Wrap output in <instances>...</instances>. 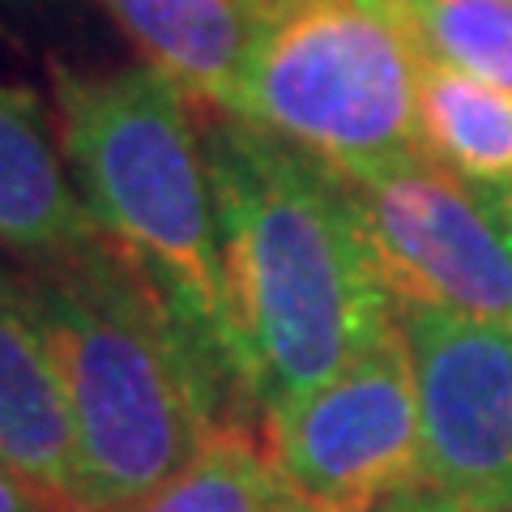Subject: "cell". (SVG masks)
<instances>
[{"mask_svg":"<svg viewBox=\"0 0 512 512\" xmlns=\"http://www.w3.org/2000/svg\"><path fill=\"white\" fill-rule=\"evenodd\" d=\"M210 158L235 380L256 423L346 376L397 320L329 171L235 116H197Z\"/></svg>","mask_w":512,"mask_h":512,"instance_id":"1","label":"cell"},{"mask_svg":"<svg viewBox=\"0 0 512 512\" xmlns=\"http://www.w3.org/2000/svg\"><path fill=\"white\" fill-rule=\"evenodd\" d=\"M9 286L60 376L82 512H128L222 427L256 423L167 291L111 239L73 261L26 265Z\"/></svg>","mask_w":512,"mask_h":512,"instance_id":"2","label":"cell"},{"mask_svg":"<svg viewBox=\"0 0 512 512\" xmlns=\"http://www.w3.org/2000/svg\"><path fill=\"white\" fill-rule=\"evenodd\" d=\"M52 90L56 141L94 227L163 286L239 393L214 180L188 99L146 64L116 73L56 64Z\"/></svg>","mask_w":512,"mask_h":512,"instance_id":"3","label":"cell"},{"mask_svg":"<svg viewBox=\"0 0 512 512\" xmlns=\"http://www.w3.org/2000/svg\"><path fill=\"white\" fill-rule=\"evenodd\" d=\"M423 60L389 0H261L235 120L350 180L423 150Z\"/></svg>","mask_w":512,"mask_h":512,"instance_id":"4","label":"cell"},{"mask_svg":"<svg viewBox=\"0 0 512 512\" xmlns=\"http://www.w3.org/2000/svg\"><path fill=\"white\" fill-rule=\"evenodd\" d=\"M261 444L308 512H380L423 491V414L402 320L346 376L269 410Z\"/></svg>","mask_w":512,"mask_h":512,"instance_id":"5","label":"cell"},{"mask_svg":"<svg viewBox=\"0 0 512 512\" xmlns=\"http://www.w3.org/2000/svg\"><path fill=\"white\" fill-rule=\"evenodd\" d=\"M338 188L397 308L512 329V252L470 184L419 150Z\"/></svg>","mask_w":512,"mask_h":512,"instance_id":"6","label":"cell"},{"mask_svg":"<svg viewBox=\"0 0 512 512\" xmlns=\"http://www.w3.org/2000/svg\"><path fill=\"white\" fill-rule=\"evenodd\" d=\"M423 414L427 487L470 512H512V329L397 308Z\"/></svg>","mask_w":512,"mask_h":512,"instance_id":"7","label":"cell"},{"mask_svg":"<svg viewBox=\"0 0 512 512\" xmlns=\"http://www.w3.org/2000/svg\"><path fill=\"white\" fill-rule=\"evenodd\" d=\"M99 239L39 99L0 82V248L26 265H56Z\"/></svg>","mask_w":512,"mask_h":512,"instance_id":"8","label":"cell"},{"mask_svg":"<svg viewBox=\"0 0 512 512\" xmlns=\"http://www.w3.org/2000/svg\"><path fill=\"white\" fill-rule=\"evenodd\" d=\"M0 461L60 512H82V470L60 376L9 278H0Z\"/></svg>","mask_w":512,"mask_h":512,"instance_id":"9","label":"cell"},{"mask_svg":"<svg viewBox=\"0 0 512 512\" xmlns=\"http://www.w3.org/2000/svg\"><path fill=\"white\" fill-rule=\"evenodd\" d=\"M146 69L167 77L192 116H235L252 47V13L239 0H99Z\"/></svg>","mask_w":512,"mask_h":512,"instance_id":"10","label":"cell"},{"mask_svg":"<svg viewBox=\"0 0 512 512\" xmlns=\"http://www.w3.org/2000/svg\"><path fill=\"white\" fill-rule=\"evenodd\" d=\"M419 146L474 192H512V94L423 60Z\"/></svg>","mask_w":512,"mask_h":512,"instance_id":"11","label":"cell"},{"mask_svg":"<svg viewBox=\"0 0 512 512\" xmlns=\"http://www.w3.org/2000/svg\"><path fill=\"white\" fill-rule=\"evenodd\" d=\"M128 512H308L274 470L261 427L231 423L205 453Z\"/></svg>","mask_w":512,"mask_h":512,"instance_id":"12","label":"cell"},{"mask_svg":"<svg viewBox=\"0 0 512 512\" xmlns=\"http://www.w3.org/2000/svg\"><path fill=\"white\" fill-rule=\"evenodd\" d=\"M427 60L512 94V0H389Z\"/></svg>","mask_w":512,"mask_h":512,"instance_id":"13","label":"cell"},{"mask_svg":"<svg viewBox=\"0 0 512 512\" xmlns=\"http://www.w3.org/2000/svg\"><path fill=\"white\" fill-rule=\"evenodd\" d=\"M0 512H60L47 495L0 461Z\"/></svg>","mask_w":512,"mask_h":512,"instance_id":"14","label":"cell"},{"mask_svg":"<svg viewBox=\"0 0 512 512\" xmlns=\"http://www.w3.org/2000/svg\"><path fill=\"white\" fill-rule=\"evenodd\" d=\"M380 512H470V508H461V504H453V500H444L440 491L423 487V491H410V495H402V500L384 504Z\"/></svg>","mask_w":512,"mask_h":512,"instance_id":"15","label":"cell"},{"mask_svg":"<svg viewBox=\"0 0 512 512\" xmlns=\"http://www.w3.org/2000/svg\"><path fill=\"white\" fill-rule=\"evenodd\" d=\"M478 197H483L491 222L500 227L504 244H508V252H512V192H478Z\"/></svg>","mask_w":512,"mask_h":512,"instance_id":"16","label":"cell"},{"mask_svg":"<svg viewBox=\"0 0 512 512\" xmlns=\"http://www.w3.org/2000/svg\"><path fill=\"white\" fill-rule=\"evenodd\" d=\"M239 5H244V9H248V13H252V9H256V5H261V0H239Z\"/></svg>","mask_w":512,"mask_h":512,"instance_id":"17","label":"cell"}]
</instances>
